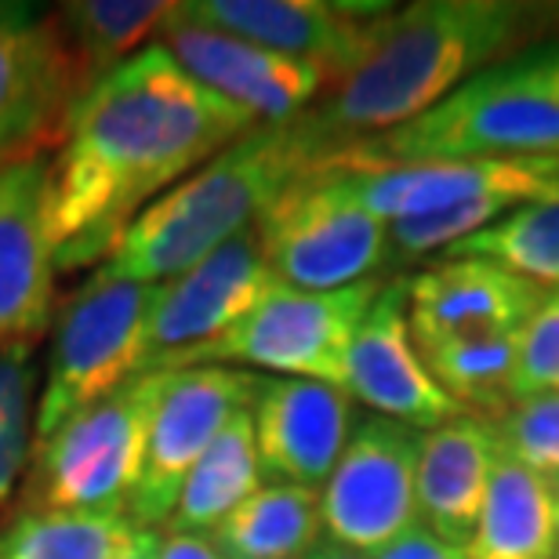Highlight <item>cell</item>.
Returning <instances> with one entry per match:
<instances>
[{
    "mask_svg": "<svg viewBox=\"0 0 559 559\" xmlns=\"http://www.w3.org/2000/svg\"><path fill=\"white\" fill-rule=\"evenodd\" d=\"M254 128L259 120L197 84L160 44H145L84 98L55 153V270L106 262L167 186Z\"/></svg>",
    "mask_w": 559,
    "mask_h": 559,
    "instance_id": "cell-1",
    "label": "cell"
},
{
    "mask_svg": "<svg viewBox=\"0 0 559 559\" xmlns=\"http://www.w3.org/2000/svg\"><path fill=\"white\" fill-rule=\"evenodd\" d=\"M549 22L552 8L520 0H418L385 8L349 70L323 87L320 103L290 120V131L312 167L425 117L468 76L516 55Z\"/></svg>",
    "mask_w": 559,
    "mask_h": 559,
    "instance_id": "cell-2",
    "label": "cell"
},
{
    "mask_svg": "<svg viewBox=\"0 0 559 559\" xmlns=\"http://www.w3.org/2000/svg\"><path fill=\"white\" fill-rule=\"evenodd\" d=\"M306 167L290 124L254 128L153 200L103 265L139 284H167L248 233Z\"/></svg>",
    "mask_w": 559,
    "mask_h": 559,
    "instance_id": "cell-3",
    "label": "cell"
},
{
    "mask_svg": "<svg viewBox=\"0 0 559 559\" xmlns=\"http://www.w3.org/2000/svg\"><path fill=\"white\" fill-rule=\"evenodd\" d=\"M342 153L389 164L559 153V37L520 48L425 117Z\"/></svg>",
    "mask_w": 559,
    "mask_h": 559,
    "instance_id": "cell-4",
    "label": "cell"
},
{
    "mask_svg": "<svg viewBox=\"0 0 559 559\" xmlns=\"http://www.w3.org/2000/svg\"><path fill=\"white\" fill-rule=\"evenodd\" d=\"M160 284H139L106 265L62 301L40 404L33 411V436L48 440L84 407L117 393L142 374L145 331Z\"/></svg>",
    "mask_w": 559,
    "mask_h": 559,
    "instance_id": "cell-5",
    "label": "cell"
},
{
    "mask_svg": "<svg viewBox=\"0 0 559 559\" xmlns=\"http://www.w3.org/2000/svg\"><path fill=\"white\" fill-rule=\"evenodd\" d=\"M156 389L160 371L131 378L117 393L73 415L48 440L33 443L26 512L128 516L142 473Z\"/></svg>",
    "mask_w": 559,
    "mask_h": 559,
    "instance_id": "cell-6",
    "label": "cell"
},
{
    "mask_svg": "<svg viewBox=\"0 0 559 559\" xmlns=\"http://www.w3.org/2000/svg\"><path fill=\"white\" fill-rule=\"evenodd\" d=\"M378 290H382V280L374 276L338 290H298L276 284L248 317L222 331L218 338L182 353L164 371L204 364H251L262 371L345 389L353 338L371 312Z\"/></svg>",
    "mask_w": 559,
    "mask_h": 559,
    "instance_id": "cell-7",
    "label": "cell"
},
{
    "mask_svg": "<svg viewBox=\"0 0 559 559\" xmlns=\"http://www.w3.org/2000/svg\"><path fill=\"white\" fill-rule=\"evenodd\" d=\"M280 284L338 290L371 280L393 254L389 226L364 211L331 171H306L254 222Z\"/></svg>",
    "mask_w": 559,
    "mask_h": 559,
    "instance_id": "cell-8",
    "label": "cell"
},
{
    "mask_svg": "<svg viewBox=\"0 0 559 559\" xmlns=\"http://www.w3.org/2000/svg\"><path fill=\"white\" fill-rule=\"evenodd\" d=\"M309 171H331L364 211L385 226L421 218L465 200H509V204H559V153L479 156V160H421L389 164L334 153Z\"/></svg>",
    "mask_w": 559,
    "mask_h": 559,
    "instance_id": "cell-9",
    "label": "cell"
},
{
    "mask_svg": "<svg viewBox=\"0 0 559 559\" xmlns=\"http://www.w3.org/2000/svg\"><path fill=\"white\" fill-rule=\"evenodd\" d=\"M259 382V374L222 364L160 371V389L145 429L142 473L128 506V516L139 527L164 531L186 476L218 440V432L251 407Z\"/></svg>",
    "mask_w": 559,
    "mask_h": 559,
    "instance_id": "cell-10",
    "label": "cell"
},
{
    "mask_svg": "<svg viewBox=\"0 0 559 559\" xmlns=\"http://www.w3.org/2000/svg\"><path fill=\"white\" fill-rule=\"evenodd\" d=\"M418 429L404 421L356 418L338 465L320 487L323 531L331 542L374 556L418 527Z\"/></svg>",
    "mask_w": 559,
    "mask_h": 559,
    "instance_id": "cell-11",
    "label": "cell"
},
{
    "mask_svg": "<svg viewBox=\"0 0 559 559\" xmlns=\"http://www.w3.org/2000/svg\"><path fill=\"white\" fill-rule=\"evenodd\" d=\"M156 44L197 84L240 106L265 128L298 120L312 106V98L328 87V76L317 66L287 59V55L243 40L237 33L207 26L189 15L186 4H175L171 15L160 22Z\"/></svg>",
    "mask_w": 559,
    "mask_h": 559,
    "instance_id": "cell-12",
    "label": "cell"
},
{
    "mask_svg": "<svg viewBox=\"0 0 559 559\" xmlns=\"http://www.w3.org/2000/svg\"><path fill=\"white\" fill-rule=\"evenodd\" d=\"M81 103L51 15L0 4V164L62 150Z\"/></svg>",
    "mask_w": 559,
    "mask_h": 559,
    "instance_id": "cell-13",
    "label": "cell"
},
{
    "mask_svg": "<svg viewBox=\"0 0 559 559\" xmlns=\"http://www.w3.org/2000/svg\"><path fill=\"white\" fill-rule=\"evenodd\" d=\"M280 284L262 254L259 229L240 233L193 270L156 287L145 331L142 374L164 371L182 353L197 349L243 320Z\"/></svg>",
    "mask_w": 559,
    "mask_h": 559,
    "instance_id": "cell-14",
    "label": "cell"
},
{
    "mask_svg": "<svg viewBox=\"0 0 559 559\" xmlns=\"http://www.w3.org/2000/svg\"><path fill=\"white\" fill-rule=\"evenodd\" d=\"M48 153L0 164V345H37L55 317Z\"/></svg>",
    "mask_w": 559,
    "mask_h": 559,
    "instance_id": "cell-15",
    "label": "cell"
},
{
    "mask_svg": "<svg viewBox=\"0 0 559 559\" xmlns=\"http://www.w3.org/2000/svg\"><path fill=\"white\" fill-rule=\"evenodd\" d=\"M345 393L367 404L374 415L425 432L465 415L436 385L415 349L407 323V280H393L378 290L371 312L353 338L349 364H345Z\"/></svg>",
    "mask_w": 559,
    "mask_h": 559,
    "instance_id": "cell-16",
    "label": "cell"
},
{
    "mask_svg": "<svg viewBox=\"0 0 559 559\" xmlns=\"http://www.w3.org/2000/svg\"><path fill=\"white\" fill-rule=\"evenodd\" d=\"M262 476L320 490L353 432V396L306 378H262L251 400Z\"/></svg>",
    "mask_w": 559,
    "mask_h": 559,
    "instance_id": "cell-17",
    "label": "cell"
},
{
    "mask_svg": "<svg viewBox=\"0 0 559 559\" xmlns=\"http://www.w3.org/2000/svg\"><path fill=\"white\" fill-rule=\"evenodd\" d=\"M549 298L531 280L490 259H447L407 280V323L415 349L476 338V334L523 331Z\"/></svg>",
    "mask_w": 559,
    "mask_h": 559,
    "instance_id": "cell-18",
    "label": "cell"
},
{
    "mask_svg": "<svg viewBox=\"0 0 559 559\" xmlns=\"http://www.w3.org/2000/svg\"><path fill=\"white\" fill-rule=\"evenodd\" d=\"M389 4H345V0H189L186 11L200 22L243 40H254L287 59L323 70L328 84L353 66L371 22Z\"/></svg>",
    "mask_w": 559,
    "mask_h": 559,
    "instance_id": "cell-19",
    "label": "cell"
},
{
    "mask_svg": "<svg viewBox=\"0 0 559 559\" xmlns=\"http://www.w3.org/2000/svg\"><path fill=\"white\" fill-rule=\"evenodd\" d=\"M498 443L490 421L457 415L421 432L418 447V509L436 538L468 545L484 509Z\"/></svg>",
    "mask_w": 559,
    "mask_h": 559,
    "instance_id": "cell-20",
    "label": "cell"
},
{
    "mask_svg": "<svg viewBox=\"0 0 559 559\" xmlns=\"http://www.w3.org/2000/svg\"><path fill=\"white\" fill-rule=\"evenodd\" d=\"M167 0H73L51 11L55 33L84 98L120 70L171 15Z\"/></svg>",
    "mask_w": 559,
    "mask_h": 559,
    "instance_id": "cell-21",
    "label": "cell"
},
{
    "mask_svg": "<svg viewBox=\"0 0 559 559\" xmlns=\"http://www.w3.org/2000/svg\"><path fill=\"white\" fill-rule=\"evenodd\" d=\"M559 549L552 484L498 451L468 559H552Z\"/></svg>",
    "mask_w": 559,
    "mask_h": 559,
    "instance_id": "cell-22",
    "label": "cell"
},
{
    "mask_svg": "<svg viewBox=\"0 0 559 559\" xmlns=\"http://www.w3.org/2000/svg\"><path fill=\"white\" fill-rule=\"evenodd\" d=\"M259 487H262V465H259V443H254V421L248 407L218 432V440L207 447L204 457L193 465V473L186 476L182 490H178L175 512L164 523V531L211 534Z\"/></svg>",
    "mask_w": 559,
    "mask_h": 559,
    "instance_id": "cell-23",
    "label": "cell"
},
{
    "mask_svg": "<svg viewBox=\"0 0 559 559\" xmlns=\"http://www.w3.org/2000/svg\"><path fill=\"white\" fill-rule=\"evenodd\" d=\"M320 534V490L265 484L211 531V542L226 559H306Z\"/></svg>",
    "mask_w": 559,
    "mask_h": 559,
    "instance_id": "cell-24",
    "label": "cell"
},
{
    "mask_svg": "<svg viewBox=\"0 0 559 559\" xmlns=\"http://www.w3.org/2000/svg\"><path fill=\"white\" fill-rule=\"evenodd\" d=\"M520 331L476 334L418 349L436 385L454 400L465 415L484 421L501 418L512 407V371H516Z\"/></svg>",
    "mask_w": 559,
    "mask_h": 559,
    "instance_id": "cell-25",
    "label": "cell"
},
{
    "mask_svg": "<svg viewBox=\"0 0 559 559\" xmlns=\"http://www.w3.org/2000/svg\"><path fill=\"white\" fill-rule=\"evenodd\" d=\"M443 254L501 262L545 295H559V204H523Z\"/></svg>",
    "mask_w": 559,
    "mask_h": 559,
    "instance_id": "cell-26",
    "label": "cell"
},
{
    "mask_svg": "<svg viewBox=\"0 0 559 559\" xmlns=\"http://www.w3.org/2000/svg\"><path fill=\"white\" fill-rule=\"evenodd\" d=\"M135 527L103 512H22L0 538V559H114Z\"/></svg>",
    "mask_w": 559,
    "mask_h": 559,
    "instance_id": "cell-27",
    "label": "cell"
},
{
    "mask_svg": "<svg viewBox=\"0 0 559 559\" xmlns=\"http://www.w3.org/2000/svg\"><path fill=\"white\" fill-rule=\"evenodd\" d=\"M490 429L501 454L559 484V393L520 400Z\"/></svg>",
    "mask_w": 559,
    "mask_h": 559,
    "instance_id": "cell-28",
    "label": "cell"
},
{
    "mask_svg": "<svg viewBox=\"0 0 559 559\" xmlns=\"http://www.w3.org/2000/svg\"><path fill=\"white\" fill-rule=\"evenodd\" d=\"M559 393V295H549L520 331L512 404L531 396Z\"/></svg>",
    "mask_w": 559,
    "mask_h": 559,
    "instance_id": "cell-29",
    "label": "cell"
},
{
    "mask_svg": "<svg viewBox=\"0 0 559 559\" xmlns=\"http://www.w3.org/2000/svg\"><path fill=\"white\" fill-rule=\"evenodd\" d=\"M33 345H0V429L33 415Z\"/></svg>",
    "mask_w": 559,
    "mask_h": 559,
    "instance_id": "cell-30",
    "label": "cell"
},
{
    "mask_svg": "<svg viewBox=\"0 0 559 559\" xmlns=\"http://www.w3.org/2000/svg\"><path fill=\"white\" fill-rule=\"evenodd\" d=\"M33 443H37V436H33V415L0 429V506L22 484V473H26L33 457Z\"/></svg>",
    "mask_w": 559,
    "mask_h": 559,
    "instance_id": "cell-31",
    "label": "cell"
},
{
    "mask_svg": "<svg viewBox=\"0 0 559 559\" xmlns=\"http://www.w3.org/2000/svg\"><path fill=\"white\" fill-rule=\"evenodd\" d=\"M371 559H468L462 545H451L418 523V527L404 531L393 545H385L382 552H374Z\"/></svg>",
    "mask_w": 559,
    "mask_h": 559,
    "instance_id": "cell-32",
    "label": "cell"
},
{
    "mask_svg": "<svg viewBox=\"0 0 559 559\" xmlns=\"http://www.w3.org/2000/svg\"><path fill=\"white\" fill-rule=\"evenodd\" d=\"M160 559H226L218 552V545L211 542V534H171L164 531Z\"/></svg>",
    "mask_w": 559,
    "mask_h": 559,
    "instance_id": "cell-33",
    "label": "cell"
},
{
    "mask_svg": "<svg viewBox=\"0 0 559 559\" xmlns=\"http://www.w3.org/2000/svg\"><path fill=\"white\" fill-rule=\"evenodd\" d=\"M160 542H164V531L156 527H135L131 538L124 542L114 559H160Z\"/></svg>",
    "mask_w": 559,
    "mask_h": 559,
    "instance_id": "cell-34",
    "label": "cell"
},
{
    "mask_svg": "<svg viewBox=\"0 0 559 559\" xmlns=\"http://www.w3.org/2000/svg\"><path fill=\"white\" fill-rule=\"evenodd\" d=\"M306 559H371V556H364V552H356V549H345V545L331 542V538H320V545Z\"/></svg>",
    "mask_w": 559,
    "mask_h": 559,
    "instance_id": "cell-35",
    "label": "cell"
},
{
    "mask_svg": "<svg viewBox=\"0 0 559 559\" xmlns=\"http://www.w3.org/2000/svg\"><path fill=\"white\" fill-rule=\"evenodd\" d=\"M552 498H556V531H559V484H552Z\"/></svg>",
    "mask_w": 559,
    "mask_h": 559,
    "instance_id": "cell-36",
    "label": "cell"
},
{
    "mask_svg": "<svg viewBox=\"0 0 559 559\" xmlns=\"http://www.w3.org/2000/svg\"><path fill=\"white\" fill-rule=\"evenodd\" d=\"M552 559H559V549H556V556H552Z\"/></svg>",
    "mask_w": 559,
    "mask_h": 559,
    "instance_id": "cell-37",
    "label": "cell"
}]
</instances>
